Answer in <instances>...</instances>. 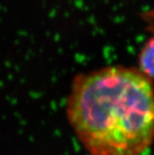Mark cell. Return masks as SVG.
<instances>
[{"label": "cell", "instance_id": "cell-2", "mask_svg": "<svg viewBox=\"0 0 154 155\" xmlns=\"http://www.w3.org/2000/svg\"><path fill=\"white\" fill-rule=\"evenodd\" d=\"M139 70L149 78L154 80V36L143 46L138 57Z\"/></svg>", "mask_w": 154, "mask_h": 155}, {"label": "cell", "instance_id": "cell-1", "mask_svg": "<svg viewBox=\"0 0 154 155\" xmlns=\"http://www.w3.org/2000/svg\"><path fill=\"white\" fill-rule=\"evenodd\" d=\"M69 123L91 155H141L154 140V87L140 70L106 67L78 75Z\"/></svg>", "mask_w": 154, "mask_h": 155}]
</instances>
